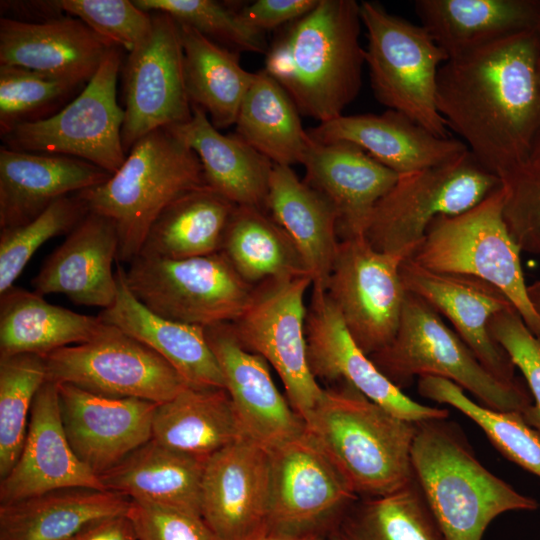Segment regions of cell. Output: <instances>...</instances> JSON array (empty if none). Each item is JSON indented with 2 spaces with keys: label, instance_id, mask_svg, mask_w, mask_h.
I'll use <instances>...</instances> for the list:
<instances>
[{
  "label": "cell",
  "instance_id": "obj_1",
  "mask_svg": "<svg viewBox=\"0 0 540 540\" xmlns=\"http://www.w3.org/2000/svg\"><path fill=\"white\" fill-rule=\"evenodd\" d=\"M540 30L510 36L439 69L437 108L500 179L529 162L540 132Z\"/></svg>",
  "mask_w": 540,
  "mask_h": 540
},
{
  "label": "cell",
  "instance_id": "obj_2",
  "mask_svg": "<svg viewBox=\"0 0 540 540\" xmlns=\"http://www.w3.org/2000/svg\"><path fill=\"white\" fill-rule=\"evenodd\" d=\"M361 24L360 3L319 0L268 48L264 70L299 113L325 122L343 115L356 98L365 63Z\"/></svg>",
  "mask_w": 540,
  "mask_h": 540
},
{
  "label": "cell",
  "instance_id": "obj_3",
  "mask_svg": "<svg viewBox=\"0 0 540 540\" xmlns=\"http://www.w3.org/2000/svg\"><path fill=\"white\" fill-rule=\"evenodd\" d=\"M411 464L446 540H482L498 516L539 506L488 470L462 429L448 418L416 423Z\"/></svg>",
  "mask_w": 540,
  "mask_h": 540
},
{
  "label": "cell",
  "instance_id": "obj_4",
  "mask_svg": "<svg viewBox=\"0 0 540 540\" xmlns=\"http://www.w3.org/2000/svg\"><path fill=\"white\" fill-rule=\"evenodd\" d=\"M306 430L359 498L384 496L413 478L416 423L402 419L347 383L323 393Z\"/></svg>",
  "mask_w": 540,
  "mask_h": 540
},
{
  "label": "cell",
  "instance_id": "obj_5",
  "mask_svg": "<svg viewBox=\"0 0 540 540\" xmlns=\"http://www.w3.org/2000/svg\"><path fill=\"white\" fill-rule=\"evenodd\" d=\"M203 186L207 185L198 156L162 128L139 139L106 182L77 194L89 212L114 224L119 239L117 263L128 265L140 254L162 211Z\"/></svg>",
  "mask_w": 540,
  "mask_h": 540
},
{
  "label": "cell",
  "instance_id": "obj_6",
  "mask_svg": "<svg viewBox=\"0 0 540 540\" xmlns=\"http://www.w3.org/2000/svg\"><path fill=\"white\" fill-rule=\"evenodd\" d=\"M369 357L401 390L415 377L433 376L455 383L494 410L523 414L533 403L521 382L494 376L431 306L409 292L394 338Z\"/></svg>",
  "mask_w": 540,
  "mask_h": 540
},
{
  "label": "cell",
  "instance_id": "obj_7",
  "mask_svg": "<svg viewBox=\"0 0 540 540\" xmlns=\"http://www.w3.org/2000/svg\"><path fill=\"white\" fill-rule=\"evenodd\" d=\"M503 185L471 209L437 218L409 257L434 272L465 275L500 290L540 339V317L528 297L521 250L503 216Z\"/></svg>",
  "mask_w": 540,
  "mask_h": 540
},
{
  "label": "cell",
  "instance_id": "obj_8",
  "mask_svg": "<svg viewBox=\"0 0 540 540\" xmlns=\"http://www.w3.org/2000/svg\"><path fill=\"white\" fill-rule=\"evenodd\" d=\"M501 184L469 150L447 163L400 175L375 206L364 238L379 252L410 257L437 218L471 209Z\"/></svg>",
  "mask_w": 540,
  "mask_h": 540
},
{
  "label": "cell",
  "instance_id": "obj_9",
  "mask_svg": "<svg viewBox=\"0 0 540 540\" xmlns=\"http://www.w3.org/2000/svg\"><path fill=\"white\" fill-rule=\"evenodd\" d=\"M360 15L368 39L365 63L378 101L434 135L449 137L436 103L446 53L421 24L388 12L378 2L362 1Z\"/></svg>",
  "mask_w": 540,
  "mask_h": 540
},
{
  "label": "cell",
  "instance_id": "obj_10",
  "mask_svg": "<svg viewBox=\"0 0 540 540\" xmlns=\"http://www.w3.org/2000/svg\"><path fill=\"white\" fill-rule=\"evenodd\" d=\"M127 266V285L144 306L202 328L235 321L255 290L221 251L185 259L139 254Z\"/></svg>",
  "mask_w": 540,
  "mask_h": 540
},
{
  "label": "cell",
  "instance_id": "obj_11",
  "mask_svg": "<svg viewBox=\"0 0 540 540\" xmlns=\"http://www.w3.org/2000/svg\"><path fill=\"white\" fill-rule=\"evenodd\" d=\"M121 63V48L115 46L76 98L48 118L17 126L2 137L5 146L73 157L116 173L127 156L121 134L125 114L116 97Z\"/></svg>",
  "mask_w": 540,
  "mask_h": 540
},
{
  "label": "cell",
  "instance_id": "obj_12",
  "mask_svg": "<svg viewBox=\"0 0 540 540\" xmlns=\"http://www.w3.org/2000/svg\"><path fill=\"white\" fill-rule=\"evenodd\" d=\"M310 286L309 275L261 283L255 286L245 311L231 323L242 346L263 357L277 372L287 400L303 420L324 390L307 360L304 299Z\"/></svg>",
  "mask_w": 540,
  "mask_h": 540
},
{
  "label": "cell",
  "instance_id": "obj_13",
  "mask_svg": "<svg viewBox=\"0 0 540 540\" xmlns=\"http://www.w3.org/2000/svg\"><path fill=\"white\" fill-rule=\"evenodd\" d=\"M44 359L48 380L108 397L160 404L188 387L159 354L106 323L91 340L55 350Z\"/></svg>",
  "mask_w": 540,
  "mask_h": 540
},
{
  "label": "cell",
  "instance_id": "obj_14",
  "mask_svg": "<svg viewBox=\"0 0 540 540\" xmlns=\"http://www.w3.org/2000/svg\"><path fill=\"white\" fill-rule=\"evenodd\" d=\"M406 258L375 250L364 236L339 242L325 292L368 356L387 346L397 332L407 295L400 275Z\"/></svg>",
  "mask_w": 540,
  "mask_h": 540
},
{
  "label": "cell",
  "instance_id": "obj_15",
  "mask_svg": "<svg viewBox=\"0 0 540 540\" xmlns=\"http://www.w3.org/2000/svg\"><path fill=\"white\" fill-rule=\"evenodd\" d=\"M151 15L149 35L129 52L122 71L125 115L121 134L126 154L150 132L192 117L180 25L167 13Z\"/></svg>",
  "mask_w": 540,
  "mask_h": 540
},
{
  "label": "cell",
  "instance_id": "obj_16",
  "mask_svg": "<svg viewBox=\"0 0 540 540\" xmlns=\"http://www.w3.org/2000/svg\"><path fill=\"white\" fill-rule=\"evenodd\" d=\"M269 530L299 533L338 523L359 497L306 430L269 451Z\"/></svg>",
  "mask_w": 540,
  "mask_h": 540
},
{
  "label": "cell",
  "instance_id": "obj_17",
  "mask_svg": "<svg viewBox=\"0 0 540 540\" xmlns=\"http://www.w3.org/2000/svg\"><path fill=\"white\" fill-rule=\"evenodd\" d=\"M305 332L308 365L317 381L347 383L394 415L414 423L448 418L447 409L413 400L381 373L355 343L324 289L312 287Z\"/></svg>",
  "mask_w": 540,
  "mask_h": 540
},
{
  "label": "cell",
  "instance_id": "obj_18",
  "mask_svg": "<svg viewBox=\"0 0 540 540\" xmlns=\"http://www.w3.org/2000/svg\"><path fill=\"white\" fill-rule=\"evenodd\" d=\"M201 517L220 540H260L269 530V456L247 439L210 456L201 487Z\"/></svg>",
  "mask_w": 540,
  "mask_h": 540
},
{
  "label": "cell",
  "instance_id": "obj_19",
  "mask_svg": "<svg viewBox=\"0 0 540 540\" xmlns=\"http://www.w3.org/2000/svg\"><path fill=\"white\" fill-rule=\"evenodd\" d=\"M65 434L74 453L100 476L152 439L157 403L57 383Z\"/></svg>",
  "mask_w": 540,
  "mask_h": 540
},
{
  "label": "cell",
  "instance_id": "obj_20",
  "mask_svg": "<svg viewBox=\"0 0 540 540\" xmlns=\"http://www.w3.org/2000/svg\"><path fill=\"white\" fill-rule=\"evenodd\" d=\"M204 332L245 438L269 451L306 431L303 418L275 386L268 362L242 346L231 323Z\"/></svg>",
  "mask_w": 540,
  "mask_h": 540
},
{
  "label": "cell",
  "instance_id": "obj_21",
  "mask_svg": "<svg viewBox=\"0 0 540 540\" xmlns=\"http://www.w3.org/2000/svg\"><path fill=\"white\" fill-rule=\"evenodd\" d=\"M400 275L406 291L444 316L486 369L502 381H518L514 363L489 328L496 314L513 306L500 290L475 277L427 270L409 257Z\"/></svg>",
  "mask_w": 540,
  "mask_h": 540
},
{
  "label": "cell",
  "instance_id": "obj_22",
  "mask_svg": "<svg viewBox=\"0 0 540 540\" xmlns=\"http://www.w3.org/2000/svg\"><path fill=\"white\" fill-rule=\"evenodd\" d=\"M72 488L107 491L70 446L57 383L47 379L35 396L22 451L0 481V504Z\"/></svg>",
  "mask_w": 540,
  "mask_h": 540
},
{
  "label": "cell",
  "instance_id": "obj_23",
  "mask_svg": "<svg viewBox=\"0 0 540 540\" xmlns=\"http://www.w3.org/2000/svg\"><path fill=\"white\" fill-rule=\"evenodd\" d=\"M301 164L303 181L333 205L340 241L364 236L375 206L400 176L351 143L311 137Z\"/></svg>",
  "mask_w": 540,
  "mask_h": 540
},
{
  "label": "cell",
  "instance_id": "obj_24",
  "mask_svg": "<svg viewBox=\"0 0 540 540\" xmlns=\"http://www.w3.org/2000/svg\"><path fill=\"white\" fill-rule=\"evenodd\" d=\"M320 143H351L398 175L447 163L468 148L442 138L396 110L381 114L340 115L308 131Z\"/></svg>",
  "mask_w": 540,
  "mask_h": 540
},
{
  "label": "cell",
  "instance_id": "obj_25",
  "mask_svg": "<svg viewBox=\"0 0 540 540\" xmlns=\"http://www.w3.org/2000/svg\"><path fill=\"white\" fill-rule=\"evenodd\" d=\"M115 46L76 17L63 15L40 23L0 19V65L80 85L88 83Z\"/></svg>",
  "mask_w": 540,
  "mask_h": 540
},
{
  "label": "cell",
  "instance_id": "obj_26",
  "mask_svg": "<svg viewBox=\"0 0 540 540\" xmlns=\"http://www.w3.org/2000/svg\"><path fill=\"white\" fill-rule=\"evenodd\" d=\"M118 251L114 224L89 212L45 259L31 285L42 296L63 294L76 305L105 309L117 295L112 266Z\"/></svg>",
  "mask_w": 540,
  "mask_h": 540
},
{
  "label": "cell",
  "instance_id": "obj_27",
  "mask_svg": "<svg viewBox=\"0 0 540 540\" xmlns=\"http://www.w3.org/2000/svg\"><path fill=\"white\" fill-rule=\"evenodd\" d=\"M111 174L81 159L0 149V229L36 219L57 200L106 182Z\"/></svg>",
  "mask_w": 540,
  "mask_h": 540
},
{
  "label": "cell",
  "instance_id": "obj_28",
  "mask_svg": "<svg viewBox=\"0 0 540 540\" xmlns=\"http://www.w3.org/2000/svg\"><path fill=\"white\" fill-rule=\"evenodd\" d=\"M117 295L100 319L118 327L164 358L194 388H224L222 370L204 328L166 319L144 306L131 292L125 268L117 264Z\"/></svg>",
  "mask_w": 540,
  "mask_h": 540
},
{
  "label": "cell",
  "instance_id": "obj_29",
  "mask_svg": "<svg viewBox=\"0 0 540 540\" xmlns=\"http://www.w3.org/2000/svg\"><path fill=\"white\" fill-rule=\"evenodd\" d=\"M414 9L448 60L540 30V0H416Z\"/></svg>",
  "mask_w": 540,
  "mask_h": 540
},
{
  "label": "cell",
  "instance_id": "obj_30",
  "mask_svg": "<svg viewBox=\"0 0 540 540\" xmlns=\"http://www.w3.org/2000/svg\"><path fill=\"white\" fill-rule=\"evenodd\" d=\"M198 156L208 187L238 206L266 211L273 163L237 135H224L192 105V117L166 128Z\"/></svg>",
  "mask_w": 540,
  "mask_h": 540
},
{
  "label": "cell",
  "instance_id": "obj_31",
  "mask_svg": "<svg viewBox=\"0 0 540 540\" xmlns=\"http://www.w3.org/2000/svg\"><path fill=\"white\" fill-rule=\"evenodd\" d=\"M266 211L295 244L312 287L325 290L340 242L333 205L301 181L291 166L274 164Z\"/></svg>",
  "mask_w": 540,
  "mask_h": 540
},
{
  "label": "cell",
  "instance_id": "obj_32",
  "mask_svg": "<svg viewBox=\"0 0 540 540\" xmlns=\"http://www.w3.org/2000/svg\"><path fill=\"white\" fill-rule=\"evenodd\" d=\"M206 461L151 439L99 478L107 491L130 500L201 516Z\"/></svg>",
  "mask_w": 540,
  "mask_h": 540
},
{
  "label": "cell",
  "instance_id": "obj_33",
  "mask_svg": "<svg viewBox=\"0 0 540 540\" xmlns=\"http://www.w3.org/2000/svg\"><path fill=\"white\" fill-rule=\"evenodd\" d=\"M129 505L121 494L83 488L0 504V540H70L96 522L126 515Z\"/></svg>",
  "mask_w": 540,
  "mask_h": 540
},
{
  "label": "cell",
  "instance_id": "obj_34",
  "mask_svg": "<svg viewBox=\"0 0 540 540\" xmlns=\"http://www.w3.org/2000/svg\"><path fill=\"white\" fill-rule=\"evenodd\" d=\"M99 316L50 304L37 292L12 286L0 294V357L49 353L94 338L104 326Z\"/></svg>",
  "mask_w": 540,
  "mask_h": 540
},
{
  "label": "cell",
  "instance_id": "obj_35",
  "mask_svg": "<svg viewBox=\"0 0 540 540\" xmlns=\"http://www.w3.org/2000/svg\"><path fill=\"white\" fill-rule=\"evenodd\" d=\"M245 438L228 392L224 388L186 387L157 404L152 439L202 459Z\"/></svg>",
  "mask_w": 540,
  "mask_h": 540
},
{
  "label": "cell",
  "instance_id": "obj_36",
  "mask_svg": "<svg viewBox=\"0 0 540 540\" xmlns=\"http://www.w3.org/2000/svg\"><path fill=\"white\" fill-rule=\"evenodd\" d=\"M184 77L191 105L201 108L217 128L235 124L255 73L243 69L236 53L180 24Z\"/></svg>",
  "mask_w": 540,
  "mask_h": 540
},
{
  "label": "cell",
  "instance_id": "obj_37",
  "mask_svg": "<svg viewBox=\"0 0 540 540\" xmlns=\"http://www.w3.org/2000/svg\"><path fill=\"white\" fill-rule=\"evenodd\" d=\"M235 206L208 186L183 194L154 221L140 254L185 259L220 252Z\"/></svg>",
  "mask_w": 540,
  "mask_h": 540
},
{
  "label": "cell",
  "instance_id": "obj_38",
  "mask_svg": "<svg viewBox=\"0 0 540 540\" xmlns=\"http://www.w3.org/2000/svg\"><path fill=\"white\" fill-rule=\"evenodd\" d=\"M221 252L252 286L309 275L288 234L267 211L256 207L235 206L224 233Z\"/></svg>",
  "mask_w": 540,
  "mask_h": 540
},
{
  "label": "cell",
  "instance_id": "obj_39",
  "mask_svg": "<svg viewBox=\"0 0 540 540\" xmlns=\"http://www.w3.org/2000/svg\"><path fill=\"white\" fill-rule=\"evenodd\" d=\"M235 125L236 135L273 164L302 163L308 131L290 96L264 69L255 73Z\"/></svg>",
  "mask_w": 540,
  "mask_h": 540
},
{
  "label": "cell",
  "instance_id": "obj_40",
  "mask_svg": "<svg viewBox=\"0 0 540 540\" xmlns=\"http://www.w3.org/2000/svg\"><path fill=\"white\" fill-rule=\"evenodd\" d=\"M334 532L341 540H446L414 476L393 493L356 499Z\"/></svg>",
  "mask_w": 540,
  "mask_h": 540
},
{
  "label": "cell",
  "instance_id": "obj_41",
  "mask_svg": "<svg viewBox=\"0 0 540 540\" xmlns=\"http://www.w3.org/2000/svg\"><path fill=\"white\" fill-rule=\"evenodd\" d=\"M418 392L460 411L481 428L503 456L540 478V437L521 413L485 407L469 398L455 383L439 377L418 378Z\"/></svg>",
  "mask_w": 540,
  "mask_h": 540
},
{
  "label": "cell",
  "instance_id": "obj_42",
  "mask_svg": "<svg viewBox=\"0 0 540 540\" xmlns=\"http://www.w3.org/2000/svg\"><path fill=\"white\" fill-rule=\"evenodd\" d=\"M47 380L45 359L36 354L0 357V478L15 465L25 442L31 408Z\"/></svg>",
  "mask_w": 540,
  "mask_h": 540
},
{
  "label": "cell",
  "instance_id": "obj_43",
  "mask_svg": "<svg viewBox=\"0 0 540 540\" xmlns=\"http://www.w3.org/2000/svg\"><path fill=\"white\" fill-rule=\"evenodd\" d=\"M72 81L19 66L0 65V135L55 114L77 88Z\"/></svg>",
  "mask_w": 540,
  "mask_h": 540
},
{
  "label": "cell",
  "instance_id": "obj_44",
  "mask_svg": "<svg viewBox=\"0 0 540 540\" xmlns=\"http://www.w3.org/2000/svg\"><path fill=\"white\" fill-rule=\"evenodd\" d=\"M89 213L77 193L50 205L24 225L0 230V294L14 286L38 248L51 238L69 234Z\"/></svg>",
  "mask_w": 540,
  "mask_h": 540
},
{
  "label": "cell",
  "instance_id": "obj_45",
  "mask_svg": "<svg viewBox=\"0 0 540 540\" xmlns=\"http://www.w3.org/2000/svg\"><path fill=\"white\" fill-rule=\"evenodd\" d=\"M147 12H164L209 39L247 52L266 53L265 32L248 25L238 12L212 0H135Z\"/></svg>",
  "mask_w": 540,
  "mask_h": 540
},
{
  "label": "cell",
  "instance_id": "obj_46",
  "mask_svg": "<svg viewBox=\"0 0 540 540\" xmlns=\"http://www.w3.org/2000/svg\"><path fill=\"white\" fill-rule=\"evenodd\" d=\"M64 12L74 15L101 37L131 52L152 29V15L129 0H60Z\"/></svg>",
  "mask_w": 540,
  "mask_h": 540
},
{
  "label": "cell",
  "instance_id": "obj_47",
  "mask_svg": "<svg viewBox=\"0 0 540 540\" xmlns=\"http://www.w3.org/2000/svg\"><path fill=\"white\" fill-rule=\"evenodd\" d=\"M489 328L526 381L533 403L522 416L540 437V339L529 330L514 306L496 314Z\"/></svg>",
  "mask_w": 540,
  "mask_h": 540
},
{
  "label": "cell",
  "instance_id": "obj_48",
  "mask_svg": "<svg viewBox=\"0 0 540 540\" xmlns=\"http://www.w3.org/2000/svg\"><path fill=\"white\" fill-rule=\"evenodd\" d=\"M503 216L521 251L540 254V167L527 162L501 179Z\"/></svg>",
  "mask_w": 540,
  "mask_h": 540
},
{
  "label": "cell",
  "instance_id": "obj_49",
  "mask_svg": "<svg viewBox=\"0 0 540 540\" xmlns=\"http://www.w3.org/2000/svg\"><path fill=\"white\" fill-rule=\"evenodd\" d=\"M127 517L138 540H220L201 516L130 500Z\"/></svg>",
  "mask_w": 540,
  "mask_h": 540
},
{
  "label": "cell",
  "instance_id": "obj_50",
  "mask_svg": "<svg viewBox=\"0 0 540 540\" xmlns=\"http://www.w3.org/2000/svg\"><path fill=\"white\" fill-rule=\"evenodd\" d=\"M319 0H257L238 11L250 26L265 32L309 13Z\"/></svg>",
  "mask_w": 540,
  "mask_h": 540
},
{
  "label": "cell",
  "instance_id": "obj_51",
  "mask_svg": "<svg viewBox=\"0 0 540 540\" xmlns=\"http://www.w3.org/2000/svg\"><path fill=\"white\" fill-rule=\"evenodd\" d=\"M1 12L11 11L13 20L40 23L63 16L59 1H1Z\"/></svg>",
  "mask_w": 540,
  "mask_h": 540
},
{
  "label": "cell",
  "instance_id": "obj_52",
  "mask_svg": "<svg viewBox=\"0 0 540 540\" xmlns=\"http://www.w3.org/2000/svg\"><path fill=\"white\" fill-rule=\"evenodd\" d=\"M70 540H138V538L126 514L96 522Z\"/></svg>",
  "mask_w": 540,
  "mask_h": 540
},
{
  "label": "cell",
  "instance_id": "obj_53",
  "mask_svg": "<svg viewBox=\"0 0 540 540\" xmlns=\"http://www.w3.org/2000/svg\"><path fill=\"white\" fill-rule=\"evenodd\" d=\"M260 540H326L320 530L289 533V532H268Z\"/></svg>",
  "mask_w": 540,
  "mask_h": 540
},
{
  "label": "cell",
  "instance_id": "obj_54",
  "mask_svg": "<svg viewBox=\"0 0 540 540\" xmlns=\"http://www.w3.org/2000/svg\"><path fill=\"white\" fill-rule=\"evenodd\" d=\"M527 291L531 305L540 317V280L529 284Z\"/></svg>",
  "mask_w": 540,
  "mask_h": 540
},
{
  "label": "cell",
  "instance_id": "obj_55",
  "mask_svg": "<svg viewBox=\"0 0 540 540\" xmlns=\"http://www.w3.org/2000/svg\"><path fill=\"white\" fill-rule=\"evenodd\" d=\"M529 163L540 167V132L538 133L530 154Z\"/></svg>",
  "mask_w": 540,
  "mask_h": 540
},
{
  "label": "cell",
  "instance_id": "obj_56",
  "mask_svg": "<svg viewBox=\"0 0 540 540\" xmlns=\"http://www.w3.org/2000/svg\"><path fill=\"white\" fill-rule=\"evenodd\" d=\"M328 540H341V539H340V538L337 536V534L333 531L332 537H331L330 539H328Z\"/></svg>",
  "mask_w": 540,
  "mask_h": 540
},
{
  "label": "cell",
  "instance_id": "obj_57",
  "mask_svg": "<svg viewBox=\"0 0 540 540\" xmlns=\"http://www.w3.org/2000/svg\"><path fill=\"white\" fill-rule=\"evenodd\" d=\"M539 73H540V53H539Z\"/></svg>",
  "mask_w": 540,
  "mask_h": 540
}]
</instances>
